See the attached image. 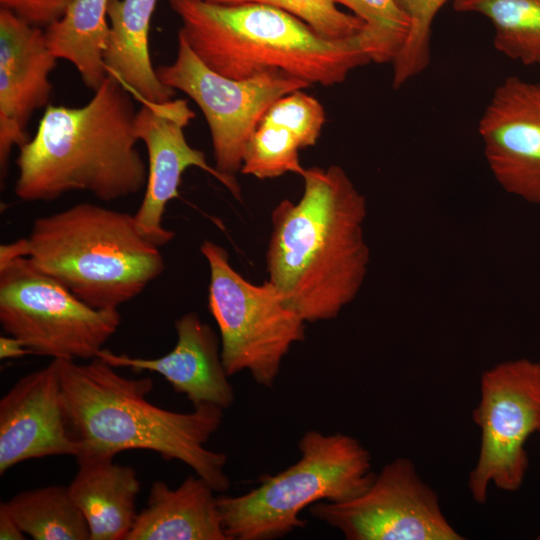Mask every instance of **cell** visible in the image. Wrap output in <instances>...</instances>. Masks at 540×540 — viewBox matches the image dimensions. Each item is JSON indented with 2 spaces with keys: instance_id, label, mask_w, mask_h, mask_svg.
Here are the masks:
<instances>
[{
  "instance_id": "31",
  "label": "cell",
  "mask_w": 540,
  "mask_h": 540,
  "mask_svg": "<svg viewBox=\"0 0 540 540\" xmlns=\"http://www.w3.org/2000/svg\"><path fill=\"white\" fill-rule=\"evenodd\" d=\"M539 432H540V428H539Z\"/></svg>"
},
{
  "instance_id": "9",
  "label": "cell",
  "mask_w": 540,
  "mask_h": 540,
  "mask_svg": "<svg viewBox=\"0 0 540 540\" xmlns=\"http://www.w3.org/2000/svg\"><path fill=\"white\" fill-rule=\"evenodd\" d=\"M472 412L481 430L478 460L468 479L472 498L487 499L488 487L518 490L528 468L525 443L540 428V363L508 360L486 370Z\"/></svg>"
},
{
  "instance_id": "30",
  "label": "cell",
  "mask_w": 540,
  "mask_h": 540,
  "mask_svg": "<svg viewBox=\"0 0 540 540\" xmlns=\"http://www.w3.org/2000/svg\"><path fill=\"white\" fill-rule=\"evenodd\" d=\"M537 64H539V65H540V57H539V59H538V61H537Z\"/></svg>"
},
{
  "instance_id": "12",
  "label": "cell",
  "mask_w": 540,
  "mask_h": 540,
  "mask_svg": "<svg viewBox=\"0 0 540 540\" xmlns=\"http://www.w3.org/2000/svg\"><path fill=\"white\" fill-rule=\"evenodd\" d=\"M195 117L186 100L143 102L135 115V133L148 153V175L143 200L134 214L140 232L161 247L175 234L162 225L169 201L179 197L186 169L197 167L221 182L236 198L241 190L234 176L211 166L205 154L189 145L184 129Z\"/></svg>"
},
{
  "instance_id": "7",
  "label": "cell",
  "mask_w": 540,
  "mask_h": 540,
  "mask_svg": "<svg viewBox=\"0 0 540 540\" xmlns=\"http://www.w3.org/2000/svg\"><path fill=\"white\" fill-rule=\"evenodd\" d=\"M210 270L208 307L220 332L228 376L248 370L270 388L291 346L305 339V321L269 281L253 284L230 264L228 252L210 240L200 247Z\"/></svg>"
},
{
  "instance_id": "24",
  "label": "cell",
  "mask_w": 540,
  "mask_h": 540,
  "mask_svg": "<svg viewBox=\"0 0 540 540\" xmlns=\"http://www.w3.org/2000/svg\"><path fill=\"white\" fill-rule=\"evenodd\" d=\"M359 18L358 36L370 62L392 63L409 31V20L395 0H334Z\"/></svg>"
},
{
  "instance_id": "2",
  "label": "cell",
  "mask_w": 540,
  "mask_h": 540,
  "mask_svg": "<svg viewBox=\"0 0 540 540\" xmlns=\"http://www.w3.org/2000/svg\"><path fill=\"white\" fill-rule=\"evenodd\" d=\"M69 431L76 457H110L126 450H150L189 466L215 490L230 487L227 455L205 444L219 429L224 409L215 405L175 412L152 404L149 377L128 378L99 357L88 363L57 359Z\"/></svg>"
},
{
  "instance_id": "22",
  "label": "cell",
  "mask_w": 540,
  "mask_h": 540,
  "mask_svg": "<svg viewBox=\"0 0 540 540\" xmlns=\"http://www.w3.org/2000/svg\"><path fill=\"white\" fill-rule=\"evenodd\" d=\"M22 531L34 540H89L87 522L67 486L22 491L1 502Z\"/></svg>"
},
{
  "instance_id": "20",
  "label": "cell",
  "mask_w": 540,
  "mask_h": 540,
  "mask_svg": "<svg viewBox=\"0 0 540 540\" xmlns=\"http://www.w3.org/2000/svg\"><path fill=\"white\" fill-rule=\"evenodd\" d=\"M76 460L78 470L67 487L87 522L90 540H125L137 516L140 482L135 469L110 457Z\"/></svg>"
},
{
  "instance_id": "29",
  "label": "cell",
  "mask_w": 540,
  "mask_h": 540,
  "mask_svg": "<svg viewBox=\"0 0 540 540\" xmlns=\"http://www.w3.org/2000/svg\"><path fill=\"white\" fill-rule=\"evenodd\" d=\"M31 354V351L19 339L6 335L0 337V358L16 359Z\"/></svg>"
},
{
  "instance_id": "13",
  "label": "cell",
  "mask_w": 540,
  "mask_h": 540,
  "mask_svg": "<svg viewBox=\"0 0 540 540\" xmlns=\"http://www.w3.org/2000/svg\"><path fill=\"white\" fill-rule=\"evenodd\" d=\"M485 159L509 194L540 203V82L505 78L478 123Z\"/></svg>"
},
{
  "instance_id": "1",
  "label": "cell",
  "mask_w": 540,
  "mask_h": 540,
  "mask_svg": "<svg viewBox=\"0 0 540 540\" xmlns=\"http://www.w3.org/2000/svg\"><path fill=\"white\" fill-rule=\"evenodd\" d=\"M298 202L272 211L266 253L269 281L305 322L336 318L358 294L370 259L367 204L343 168L312 167Z\"/></svg>"
},
{
  "instance_id": "6",
  "label": "cell",
  "mask_w": 540,
  "mask_h": 540,
  "mask_svg": "<svg viewBox=\"0 0 540 540\" xmlns=\"http://www.w3.org/2000/svg\"><path fill=\"white\" fill-rule=\"evenodd\" d=\"M299 460L238 496L221 494L217 504L229 540H273L307 522L299 517L318 501L344 502L373 482L371 455L356 438L307 431L299 440Z\"/></svg>"
},
{
  "instance_id": "11",
  "label": "cell",
  "mask_w": 540,
  "mask_h": 540,
  "mask_svg": "<svg viewBox=\"0 0 540 540\" xmlns=\"http://www.w3.org/2000/svg\"><path fill=\"white\" fill-rule=\"evenodd\" d=\"M347 540H462L444 516L437 493L404 457L385 464L369 488L344 501L309 507Z\"/></svg>"
},
{
  "instance_id": "19",
  "label": "cell",
  "mask_w": 540,
  "mask_h": 540,
  "mask_svg": "<svg viewBox=\"0 0 540 540\" xmlns=\"http://www.w3.org/2000/svg\"><path fill=\"white\" fill-rule=\"evenodd\" d=\"M158 0H109L110 33L104 64L107 76L117 80L134 99L164 102L175 90L163 84L153 67L149 32Z\"/></svg>"
},
{
  "instance_id": "16",
  "label": "cell",
  "mask_w": 540,
  "mask_h": 540,
  "mask_svg": "<svg viewBox=\"0 0 540 540\" xmlns=\"http://www.w3.org/2000/svg\"><path fill=\"white\" fill-rule=\"evenodd\" d=\"M177 341L174 348L158 358L131 357L102 349L97 357L111 366L161 375L193 407L215 405L228 409L235 395L221 359L218 337L195 312L175 321Z\"/></svg>"
},
{
  "instance_id": "4",
  "label": "cell",
  "mask_w": 540,
  "mask_h": 540,
  "mask_svg": "<svg viewBox=\"0 0 540 540\" xmlns=\"http://www.w3.org/2000/svg\"><path fill=\"white\" fill-rule=\"evenodd\" d=\"M168 2L181 22L178 35L205 65L228 78L284 73L309 86H333L370 62L359 33L328 39L271 5Z\"/></svg>"
},
{
  "instance_id": "5",
  "label": "cell",
  "mask_w": 540,
  "mask_h": 540,
  "mask_svg": "<svg viewBox=\"0 0 540 540\" xmlns=\"http://www.w3.org/2000/svg\"><path fill=\"white\" fill-rule=\"evenodd\" d=\"M24 241L39 270L95 309H118L165 269L134 215L93 203L37 218Z\"/></svg>"
},
{
  "instance_id": "28",
  "label": "cell",
  "mask_w": 540,
  "mask_h": 540,
  "mask_svg": "<svg viewBox=\"0 0 540 540\" xmlns=\"http://www.w3.org/2000/svg\"><path fill=\"white\" fill-rule=\"evenodd\" d=\"M26 534L19 527L18 523L9 514L4 505L0 504V539L1 540H23Z\"/></svg>"
},
{
  "instance_id": "14",
  "label": "cell",
  "mask_w": 540,
  "mask_h": 540,
  "mask_svg": "<svg viewBox=\"0 0 540 540\" xmlns=\"http://www.w3.org/2000/svg\"><path fill=\"white\" fill-rule=\"evenodd\" d=\"M44 29L0 8V173L5 179L11 151L29 139L33 113L48 106L50 73L57 64Z\"/></svg>"
},
{
  "instance_id": "15",
  "label": "cell",
  "mask_w": 540,
  "mask_h": 540,
  "mask_svg": "<svg viewBox=\"0 0 540 540\" xmlns=\"http://www.w3.org/2000/svg\"><path fill=\"white\" fill-rule=\"evenodd\" d=\"M80 454L67 422L57 359L19 379L0 400V474L30 459Z\"/></svg>"
},
{
  "instance_id": "17",
  "label": "cell",
  "mask_w": 540,
  "mask_h": 540,
  "mask_svg": "<svg viewBox=\"0 0 540 540\" xmlns=\"http://www.w3.org/2000/svg\"><path fill=\"white\" fill-rule=\"evenodd\" d=\"M326 121L322 104L297 90L276 100L252 133L240 172L258 179L305 173L301 149L314 146Z\"/></svg>"
},
{
  "instance_id": "27",
  "label": "cell",
  "mask_w": 540,
  "mask_h": 540,
  "mask_svg": "<svg viewBox=\"0 0 540 540\" xmlns=\"http://www.w3.org/2000/svg\"><path fill=\"white\" fill-rule=\"evenodd\" d=\"M74 0H0V5L27 21L46 28L65 13Z\"/></svg>"
},
{
  "instance_id": "10",
  "label": "cell",
  "mask_w": 540,
  "mask_h": 540,
  "mask_svg": "<svg viewBox=\"0 0 540 540\" xmlns=\"http://www.w3.org/2000/svg\"><path fill=\"white\" fill-rule=\"evenodd\" d=\"M156 73L163 84L198 105L209 127L215 167L229 176L241 170L247 143L268 108L284 95L309 87L284 73L225 77L205 65L179 35L174 61L158 66Z\"/></svg>"
},
{
  "instance_id": "26",
  "label": "cell",
  "mask_w": 540,
  "mask_h": 540,
  "mask_svg": "<svg viewBox=\"0 0 540 540\" xmlns=\"http://www.w3.org/2000/svg\"><path fill=\"white\" fill-rule=\"evenodd\" d=\"M220 4L262 3L280 8L299 18L328 39H345L357 35L363 22L342 11L334 0H209Z\"/></svg>"
},
{
  "instance_id": "3",
  "label": "cell",
  "mask_w": 540,
  "mask_h": 540,
  "mask_svg": "<svg viewBox=\"0 0 540 540\" xmlns=\"http://www.w3.org/2000/svg\"><path fill=\"white\" fill-rule=\"evenodd\" d=\"M134 97L107 76L83 106L48 105L16 159L15 194L52 201L84 191L111 202L138 194L148 167L135 133Z\"/></svg>"
},
{
  "instance_id": "23",
  "label": "cell",
  "mask_w": 540,
  "mask_h": 540,
  "mask_svg": "<svg viewBox=\"0 0 540 540\" xmlns=\"http://www.w3.org/2000/svg\"><path fill=\"white\" fill-rule=\"evenodd\" d=\"M457 12L477 13L493 25V45L524 65L540 57V0H452Z\"/></svg>"
},
{
  "instance_id": "25",
  "label": "cell",
  "mask_w": 540,
  "mask_h": 540,
  "mask_svg": "<svg viewBox=\"0 0 540 540\" xmlns=\"http://www.w3.org/2000/svg\"><path fill=\"white\" fill-rule=\"evenodd\" d=\"M409 20L406 40L392 62V86L399 89L430 63L431 30L440 9L449 0H395Z\"/></svg>"
},
{
  "instance_id": "18",
  "label": "cell",
  "mask_w": 540,
  "mask_h": 540,
  "mask_svg": "<svg viewBox=\"0 0 540 540\" xmlns=\"http://www.w3.org/2000/svg\"><path fill=\"white\" fill-rule=\"evenodd\" d=\"M213 487L189 475L176 488L155 480L125 540H229Z\"/></svg>"
},
{
  "instance_id": "8",
  "label": "cell",
  "mask_w": 540,
  "mask_h": 540,
  "mask_svg": "<svg viewBox=\"0 0 540 540\" xmlns=\"http://www.w3.org/2000/svg\"><path fill=\"white\" fill-rule=\"evenodd\" d=\"M121 323L118 309H95L26 256L0 263V324L31 354L97 357Z\"/></svg>"
},
{
  "instance_id": "21",
  "label": "cell",
  "mask_w": 540,
  "mask_h": 540,
  "mask_svg": "<svg viewBox=\"0 0 540 540\" xmlns=\"http://www.w3.org/2000/svg\"><path fill=\"white\" fill-rule=\"evenodd\" d=\"M108 3L74 0L61 18L44 28L50 52L70 62L93 92L107 78L104 54L110 33Z\"/></svg>"
}]
</instances>
